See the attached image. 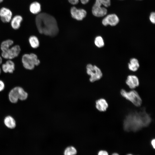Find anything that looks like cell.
<instances>
[{
  "instance_id": "cell-1",
  "label": "cell",
  "mask_w": 155,
  "mask_h": 155,
  "mask_svg": "<svg viewBox=\"0 0 155 155\" xmlns=\"http://www.w3.org/2000/svg\"><path fill=\"white\" fill-rule=\"evenodd\" d=\"M151 121L150 115L143 108L130 112L126 116L123 122V129L127 131L136 132L148 126Z\"/></svg>"
},
{
  "instance_id": "cell-2",
  "label": "cell",
  "mask_w": 155,
  "mask_h": 155,
  "mask_svg": "<svg viewBox=\"0 0 155 155\" xmlns=\"http://www.w3.org/2000/svg\"><path fill=\"white\" fill-rule=\"evenodd\" d=\"M35 22L40 33L51 37H54L58 34L59 29L57 23L51 15L45 13H41L36 16Z\"/></svg>"
},
{
  "instance_id": "cell-3",
  "label": "cell",
  "mask_w": 155,
  "mask_h": 155,
  "mask_svg": "<svg viewBox=\"0 0 155 155\" xmlns=\"http://www.w3.org/2000/svg\"><path fill=\"white\" fill-rule=\"evenodd\" d=\"M110 5V0H96L92 7L93 14L97 17H101L105 16L107 11L105 7H109Z\"/></svg>"
},
{
  "instance_id": "cell-4",
  "label": "cell",
  "mask_w": 155,
  "mask_h": 155,
  "mask_svg": "<svg viewBox=\"0 0 155 155\" xmlns=\"http://www.w3.org/2000/svg\"><path fill=\"white\" fill-rule=\"evenodd\" d=\"M22 61L24 67L29 70L34 69L35 66H38L40 63V61L38 59L37 55L32 53L23 55Z\"/></svg>"
},
{
  "instance_id": "cell-5",
  "label": "cell",
  "mask_w": 155,
  "mask_h": 155,
  "mask_svg": "<svg viewBox=\"0 0 155 155\" xmlns=\"http://www.w3.org/2000/svg\"><path fill=\"white\" fill-rule=\"evenodd\" d=\"M120 93L123 97L131 102L135 106L138 107L141 105L142 102V99L135 90H132L127 91L124 89H122Z\"/></svg>"
},
{
  "instance_id": "cell-6",
  "label": "cell",
  "mask_w": 155,
  "mask_h": 155,
  "mask_svg": "<svg viewBox=\"0 0 155 155\" xmlns=\"http://www.w3.org/2000/svg\"><path fill=\"white\" fill-rule=\"evenodd\" d=\"M87 74L90 75L89 80L94 82L100 80L102 76V73L100 69L96 65L88 64L86 66Z\"/></svg>"
},
{
  "instance_id": "cell-7",
  "label": "cell",
  "mask_w": 155,
  "mask_h": 155,
  "mask_svg": "<svg viewBox=\"0 0 155 155\" xmlns=\"http://www.w3.org/2000/svg\"><path fill=\"white\" fill-rule=\"evenodd\" d=\"M25 92L21 87L17 86L12 89L9 94L10 101L12 103L17 102L18 99L21 100L25 96Z\"/></svg>"
},
{
  "instance_id": "cell-8",
  "label": "cell",
  "mask_w": 155,
  "mask_h": 155,
  "mask_svg": "<svg viewBox=\"0 0 155 155\" xmlns=\"http://www.w3.org/2000/svg\"><path fill=\"white\" fill-rule=\"evenodd\" d=\"M21 48L18 45L10 47L7 50L2 52L1 55L2 57L8 60H11L17 57L20 53Z\"/></svg>"
},
{
  "instance_id": "cell-9",
  "label": "cell",
  "mask_w": 155,
  "mask_h": 155,
  "mask_svg": "<svg viewBox=\"0 0 155 155\" xmlns=\"http://www.w3.org/2000/svg\"><path fill=\"white\" fill-rule=\"evenodd\" d=\"M119 22V19L117 16L115 14H111L106 16L102 20V23L105 26L108 25L114 26L116 25Z\"/></svg>"
},
{
  "instance_id": "cell-10",
  "label": "cell",
  "mask_w": 155,
  "mask_h": 155,
  "mask_svg": "<svg viewBox=\"0 0 155 155\" xmlns=\"http://www.w3.org/2000/svg\"><path fill=\"white\" fill-rule=\"evenodd\" d=\"M72 17L78 20H82L86 16V11L83 9H78L75 7H72L70 9Z\"/></svg>"
},
{
  "instance_id": "cell-11",
  "label": "cell",
  "mask_w": 155,
  "mask_h": 155,
  "mask_svg": "<svg viewBox=\"0 0 155 155\" xmlns=\"http://www.w3.org/2000/svg\"><path fill=\"white\" fill-rule=\"evenodd\" d=\"M12 15L11 11L8 8L3 7L0 9V19L3 23H8L10 22Z\"/></svg>"
},
{
  "instance_id": "cell-12",
  "label": "cell",
  "mask_w": 155,
  "mask_h": 155,
  "mask_svg": "<svg viewBox=\"0 0 155 155\" xmlns=\"http://www.w3.org/2000/svg\"><path fill=\"white\" fill-rule=\"evenodd\" d=\"M126 84L131 89H133L139 85V81L138 77L134 75H129L125 81Z\"/></svg>"
},
{
  "instance_id": "cell-13",
  "label": "cell",
  "mask_w": 155,
  "mask_h": 155,
  "mask_svg": "<svg viewBox=\"0 0 155 155\" xmlns=\"http://www.w3.org/2000/svg\"><path fill=\"white\" fill-rule=\"evenodd\" d=\"M1 69L5 73H13L15 69V64L11 60H8L2 65Z\"/></svg>"
},
{
  "instance_id": "cell-14",
  "label": "cell",
  "mask_w": 155,
  "mask_h": 155,
  "mask_svg": "<svg viewBox=\"0 0 155 155\" xmlns=\"http://www.w3.org/2000/svg\"><path fill=\"white\" fill-rule=\"evenodd\" d=\"M95 107L100 112L106 111L108 107V104L106 100L103 98L97 99L95 102Z\"/></svg>"
},
{
  "instance_id": "cell-15",
  "label": "cell",
  "mask_w": 155,
  "mask_h": 155,
  "mask_svg": "<svg viewBox=\"0 0 155 155\" xmlns=\"http://www.w3.org/2000/svg\"><path fill=\"white\" fill-rule=\"evenodd\" d=\"M22 20L23 18L21 16L17 15L14 16L10 21L12 28L14 30L18 29L20 26Z\"/></svg>"
},
{
  "instance_id": "cell-16",
  "label": "cell",
  "mask_w": 155,
  "mask_h": 155,
  "mask_svg": "<svg viewBox=\"0 0 155 155\" xmlns=\"http://www.w3.org/2000/svg\"><path fill=\"white\" fill-rule=\"evenodd\" d=\"M129 69L132 71L135 72L140 67V64L138 60L136 58H133L130 60L128 64Z\"/></svg>"
},
{
  "instance_id": "cell-17",
  "label": "cell",
  "mask_w": 155,
  "mask_h": 155,
  "mask_svg": "<svg viewBox=\"0 0 155 155\" xmlns=\"http://www.w3.org/2000/svg\"><path fill=\"white\" fill-rule=\"evenodd\" d=\"M4 122L5 126L9 128L13 129L16 126V121L11 116L6 117L4 119Z\"/></svg>"
},
{
  "instance_id": "cell-18",
  "label": "cell",
  "mask_w": 155,
  "mask_h": 155,
  "mask_svg": "<svg viewBox=\"0 0 155 155\" xmlns=\"http://www.w3.org/2000/svg\"><path fill=\"white\" fill-rule=\"evenodd\" d=\"M30 10L31 13L34 14L38 13L41 11V5L38 2H34L30 5Z\"/></svg>"
},
{
  "instance_id": "cell-19",
  "label": "cell",
  "mask_w": 155,
  "mask_h": 155,
  "mask_svg": "<svg viewBox=\"0 0 155 155\" xmlns=\"http://www.w3.org/2000/svg\"><path fill=\"white\" fill-rule=\"evenodd\" d=\"M13 41L11 39H7L3 41L0 45L2 52L5 51L9 49L13 44Z\"/></svg>"
},
{
  "instance_id": "cell-20",
  "label": "cell",
  "mask_w": 155,
  "mask_h": 155,
  "mask_svg": "<svg viewBox=\"0 0 155 155\" xmlns=\"http://www.w3.org/2000/svg\"><path fill=\"white\" fill-rule=\"evenodd\" d=\"M28 41L30 46L33 48L36 49L39 46V41L36 36H30L29 38Z\"/></svg>"
},
{
  "instance_id": "cell-21",
  "label": "cell",
  "mask_w": 155,
  "mask_h": 155,
  "mask_svg": "<svg viewBox=\"0 0 155 155\" xmlns=\"http://www.w3.org/2000/svg\"><path fill=\"white\" fill-rule=\"evenodd\" d=\"M77 152V150L75 147L72 146H69L65 149L63 154L64 155H75Z\"/></svg>"
},
{
  "instance_id": "cell-22",
  "label": "cell",
  "mask_w": 155,
  "mask_h": 155,
  "mask_svg": "<svg viewBox=\"0 0 155 155\" xmlns=\"http://www.w3.org/2000/svg\"><path fill=\"white\" fill-rule=\"evenodd\" d=\"M94 42L95 45L99 48L102 47L104 45L103 39L100 36H98L95 38Z\"/></svg>"
},
{
  "instance_id": "cell-23",
  "label": "cell",
  "mask_w": 155,
  "mask_h": 155,
  "mask_svg": "<svg viewBox=\"0 0 155 155\" xmlns=\"http://www.w3.org/2000/svg\"><path fill=\"white\" fill-rule=\"evenodd\" d=\"M149 19L150 22L153 24H154L155 23V13L154 12H152L151 13Z\"/></svg>"
},
{
  "instance_id": "cell-24",
  "label": "cell",
  "mask_w": 155,
  "mask_h": 155,
  "mask_svg": "<svg viewBox=\"0 0 155 155\" xmlns=\"http://www.w3.org/2000/svg\"><path fill=\"white\" fill-rule=\"evenodd\" d=\"M98 155H109L107 151L104 150H100L98 153Z\"/></svg>"
},
{
  "instance_id": "cell-25",
  "label": "cell",
  "mask_w": 155,
  "mask_h": 155,
  "mask_svg": "<svg viewBox=\"0 0 155 155\" xmlns=\"http://www.w3.org/2000/svg\"><path fill=\"white\" fill-rule=\"evenodd\" d=\"M5 88V84L3 82L0 80V92L3 90Z\"/></svg>"
},
{
  "instance_id": "cell-26",
  "label": "cell",
  "mask_w": 155,
  "mask_h": 155,
  "mask_svg": "<svg viewBox=\"0 0 155 155\" xmlns=\"http://www.w3.org/2000/svg\"><path fill=\"white\" fill-rule=\"evenodd\" d=\"M69 2L72 5L77 4L79 1V0H68Z\"/></svg>"
},
{
  "instance_id": "cell-27",
  "label": "cell",
  "mask_w": 155,
  "mask_h": 155,
  "mask_svg": "<svg viewBox=\"0 0 155 155\" xmlns=\"http://www.w3.org/2000/svg\"><path fill=\"white\" fill-rule=\"evenodd\" d=\"M151 144L154 149L155 148V140L154 139H152L151 141Z\"/></svg>"
},
{
  "instance_id": "cell-28",
  "label": "cell",
  "mask_w": 155,
  "mask_h": 155,
  "mask_svg": "<svg viewBox=\"0 0 155 155\" xmlns=\"http://www.w3.org/2000/svg\"><path fill=\"white\" fill-rule=\"evenodd\" d=\"M81 3L83 4H85L87 3L89 0H80Z\"/></svg>"
},
{
  "instance_id": "cell-29",
  "label": "cell",
  "mask_w": 155,
  "mask_h": 155,
  "mask_svg": "<svg viewBox=\"0 0 155 155\" xmlns=\"http://www.w3.org/2000/svg\"><path fill=\"white\" fill-rule=\"evenodd\" d=\"M2 62V57L0 56V65L1 64ZM1 70V69L0 67V71Z\"/></svg>"
},
{
  "instance_id": "cell-30",
  "label": "cell",
  "mask_w": 155,
  "mask_h": 155,
  "mask_svg": "<svg viewBox=\"0 0 155 155\" xmlns=\"http://www.w3.org/2000/svg\"><path fill=\"white\" fill-rule=\"evenodd\" d=\"M111 155H119L117 153H114L112 154Z\"/></svg>"
},
{
  "instance_id": "cell-31",
  "label": "cell",
  "mask_w": 155,
  "mask_h": 155,
  "mask_svg": "<svg viewBox=\"0 0 155 155\" xmlns=\"http://www.w3.org/2000/svg\"><path fill=\"white\" fill-rule=\"evenodd\" d=\"M126 155H133L131 154H127Z\"/></svg>"
},
{
  "instance_id": "cell-32",
  "label": "cell",
  "mask_w": 155,
  "mask_h": 155,
  "mask_svg": "<svg viewBox=\"0 0 155 155\" xmlns=\"http://www.w3.org/2000/svg\"><path fill=\"white\" fill-rule=\"evenodd\" d=\"M3 0H0V3L2 2H3Z\"/></svg>"
},
{
  "instance_id": "cell-33",
  "label": "cell",
  "mask_w": 155,
  "mask_h": 155,
  "mask_svg": "<svg viewBox=\"0 0 155 155\" xmlns=\"http://www.w3.org/2000/svg\"></svg>"
}]
</instances>
